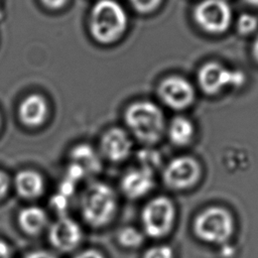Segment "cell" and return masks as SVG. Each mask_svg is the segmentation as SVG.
<instances>
[{
  "mask_svg": "<svg viewBox=\"0 0 258 258\" xmlns=\"http://www.w3.org/2000/svg\"><path fill=\"white\" fill-rule=\"evenodd\" d=\"M117 209V194L107 183L92 182L81 194V215L84 221L93 228L107 226L115 217Z\"/></svg>",
  "mask_w": 258,
  "mask_h": 258,
  "instance_id": "6da1fadb",
  "label": "cell"
},
{
  "mask_svg": "<svg viewBox=\"0 0 258 258\" xmlns=\"http://www.w3.org/2000/svg\"><path fill=\"white\" fill-rule=\"evenodd\" d=\"M127 22V14L120 3L115 0H99L91 9L89 28L97 42L110 44L122 36Z\"/></svg>",
  "mask_w": 258,
  "mask_h": 258,
  "instance_id": "7a4b0ae2",
  "label": "cell"
},
{
  "mask_svg": "<svg viewBox=\"0 0 258 258\" xmlns=\"http://www.w3.org/2000/svg\"><path fill=\"white\" fill-rule=\"evenodd\" d=\"M124 119L139 141L153 144L161 138L164 130V116L154 103L149 101L132 103L125 110Z\"/></svg>",
  "mask_w": 258,
  "mask_h": 258,
  "instance_id": "3957f363",
  "label": "cell"
},
{
  "mask_svg": "<svg viewBox=\"0 0 258 258\" xmlns=\"http://www.w3.org/2000/svg\"><path fill=\"white\" fill-rule=\"evenodd\" d=\"M194 232L205 243L225 245L234 232L233 216L221 207L207 208L196 217Z\"/></svg>",
  "mask_w": 258,
  "mask_h": 258,
  "instance_id": "277c9868",
  "label": "cell"
},
{
  "mask_svg": "<svg viewBox=\"0 0 258 258\" xmlns=\"http://www.w3.org/2000/svg\"><path fill=\"white\" fill-rule=\"evenodd\" d=\"M175 216V207L169 198L160 196L151 199L141 212L144 234L155 239L166 236L173 228Z\"/></svg>",
  "mask_w": 258,
  "mask_h": 258,
  "instance_id": "5b68a950",
  "label": "cell"
},
{
  "mask_svg": "<svg viewBox=\"0 0 258 258\" xmlns=\"http://www.w3.org/2000/svg\"><path fill=\"white\" fill-rule=\"evenodd\" d=\"M202 89L208 94H217L226 87L239 88L243 86L246 77L239 70H230L218 62L205 63L198 75Z\"/></svg>",
  "mask_w": 258,
  "mask_h": 258,
  "instance_id": "8992f818",
  "label": "cell"
},
{
  "mask_svg": "<svg viewBox=\"0 0 258 258\" xmlns=\"http://www.w3.org/2000/svg\"><path fill=\"white\" fill-rule=\"evenodd\" d=\"M231 18V8L224 0H204L195 9L196 21L210 33H222L227 30Z\"/></svg>",
  "mask_w": 258,
  "mask_h": 258,
  "instance_id": "52a82bcc",
  "label": "cell"
},
{
  "mask_svg": "<svg viewBox=\"0 0 258 258\" xmlns=\"http://www.w3.org/2000/svg\"><path fill=\"white\" fill-rule=\"evenodd\" d=\"M201 166L189 156L172 159L163 170V180L171 188L185 189L194 186L200 179Z\"/></svg>",
  "mask_w": 258,
  "mask_h": 258,
  "instance_id": "ba28073f",
  "label": "cell"
},
{
  "mask_svg": "<svg viewBox=\"0 0 258 258\" xmlns=\"http://www.w3.org/2000/svg\"><path fill=\"white\" fill-rule=\"evenodd\" d=\"M47 237L55 250L70 252L81 244L83 230L77 221L63 215L48 226Z\"/></svg>",
  "mask_w": 258,
  "mask_h": 258,
  "instance_id": "9c48e42d",
  "label": "cell"
},
{
  "mask_svg": "<svg viewBox=\"0 0 258 258\" xmlns=\"http://www.w3.org/2000/svg\"><path fill=\"white\" fill-rule=\"evenodd\" d=\"M158 95L161 101L172 109H184L195 99V90L190 83L181 77H169L158 86Z\"/></svg>",
  "mask_w": 258,
  "mask_h": 258,
  "instance_id": "30bf717a",
  "label": "cell"
},
{
  "mask_svg": "<svg viewBox=\"0 0 258 258\" xmlns=\"http://www.w3.org/2000/svg\"><path fill=\"white\" fill-rule=\"evenodd\" d=\"M101 151L104 157L112 162L125 160L132 151V140L125 130L112 127L101 137Z\"/></svg>",
  "mask_w": 258,
  "mask_h": 258,
  "instance_id": "8fae6325",
  "label": "cell"
},
{
  "mask_svg": "<svg viewBox=\"0 0 258 258\" xmlns=\"http://www.w3.org/2000/svg\"><path fill=\"white\" fill-rule=\"evenodd\" d=\"M153 172L141 166L128 170L121 179L122 192L132 200L144 197L153 188Z\"/></svg>",
  "mask_w": 258,
  "mask_h": 258,
  "instance_id": "7c38bea8",
  "label": "cell"
},
{
  "mask_svg": "<svg viewBox=\"0 0 258 258\" xmlns=\"http://www.w3.org/2000/svg\"><path fill=\"white\" fill-rule=\"evenodd\" d=\"M47 103L38 94H31L25 97L18 107L20 122L30 128L40 126L47 116Z\"/></svg>",
  "mask_w": 258,
  "mask_h": 258,
  "instance_id": "4fadbf2b",
  "label": "cell"
},
{
  "mask_svg": "<svg viewBox=\"0 0 258 258\" xmlns=\"http://www.w3.org/2000/svg\"><path fill=\"white\" fill-rule=\"evenodd\" d=\"M13 185L19 197L25 200L39 198L44 191V179L34 169L19 170L13 179Z\"/></svg>",
  "mask_w": 258,
  "mask_h": 258,
  "instance_id": "5bb4252c",
  "label": "cell"
},
{
  "mask_svg": "<svg viewBox=\"0 0 258 258\" xmlns=\"http://www.w3.org/2000/svg\"><path fill=\"white\" fill-rule=\"evenodd\" d=\"M20 229L27 235H38L48 226L46 212L37 206H27L20 210L17 217Z\"/></svg>",
  "mask_w": 258,
  "mask_h": 258,
  "instance_id": "9a60e30c",
  "label": "cell"
},
{
  "mask_svg": "<svg viewBox=\"0 0 258 258\" xmlns=\"http://www.w3.org/2000/svg\"><path fill=\"white\" fill-rule=\"evenodd\" d=\"M71 163L77 165L87 174H95L102 167L101 159L95 149L89 144H78L72 148L70 152Z\"/></svg>",
  "mask_w": 258,
  "mask_h": 258,
  "instance_id": "2e32d148",
  "label": "cell"
},
{
  "mask_svg": "<svg viewBox=\"0 0 258 258\" xmlns=\"http://www.w3.org/2000/svg\"><path fill=\"white\" fill-rule=\"evenodd\" d=\"M194 125L184 117L174 118L168 129V134L171 142L178 146L186 145L190 142L194 136Z\"/></svg>",
  "mask_w": 258,
  "mask_h": 258,
  "instance_id": "e0dca14e",
  "label": "cell"
},
{
  "mask_svg": "<svg viewBox=\"0 0 258 258\" xmlns=\"http://www.w3.org/2000/svg\"><path fill=\"white\" fill-rule=\"evenodd\" d=\"M117 241L120 246L126 249H135L142 245L144 233L135 227H123L117 233Z\"/></svg>",
  "mask_w": 258,
  "mask_h": 258,
  "instance_id": "ac0fdd59",
  "label": "cell"
},
{
  "mask_svg": "<svg viewBox=\"0 0 258 258\" xmlns=\"http://www.w3.org/2000/svg\"><path fill=\"white\" fill-rule=\"evenodd\" d=\"M138 159L140 161V166L146 168L153 172L155 168L160 165L161 158L160 154L152 149H143L138 152Z\"/></svg>",
  "mask_w": 258,
  "mask_h": 258,
  "instance_id": "d6986e66",
  "label": "cell"
},
{
  "mask_svg": "<svg viewBox=\"0 0 258 258\" xmlns=\"http://www.w3.org/2000/svg\"><path fill=\"white\" fill-rule=\"evenodd\" d=\"M237 30L240 34L247 35L252 33L258 26V19L252 14H242L237 20Z\"/></svg>",
  "mask_w": 258,
  "mask_h": 258,
  "instance_id": "ffe728a7",
  "label": "cell"
},
{
  "mask_svg": "<svg viewBox=\"0 0 258 258\" xmlns=\"http://www.w3.org/2000/svg\"><path fill=\"white\" fill-rule=\"evenodd\" d=\"M142 258H174V253L168 245H155L148 248Z\"/></svg>",
  "mask_w": 258,
  "mask_h": 258,
  "instance_id": "44dd1931",
  "label": "cell"
},
{
  "mask_svg": "<svg viewBox=\"0 0 258 258\" xmlns=\"http://www.w3.org/2000/svg\"><path fill=\"white\" fill-rule=\"evenodd\" d=\"M161 0H129L132 7L140 13H149L153 11Z\"/></svg>",
  "mask_w": 258,
  "mask_h": 258,
  "instance_id": "7402d4cb",
  "label": "cell"
},
{
  "mask_svg": "<svg viewBox=\"0 0 258 258\" xmlns=\"http://www.w3.org/2000/svg\"><path fill=\"white\" fill-rule=\"evenodd\" d=\"M73 258H105L103 253L97 249H86L77 253Z\"/></svg>",
  "mask_w": 258,
  "mask_h": 258,
  "instance_id": "603a6c76",
  "label": "cell"
},
{
  "mask_svg": "<svg viewBox=\"0 0 258 258\" xmlns=\"http://www.w3.org/2000/svg\"><path fill=\"white\" fill-rule=\"evenodd\" d=\"M10 186V179L8 175L0 169V200L5 197Z\"/></svg>",
  "mask_w": 258,
  "mask_h": 258,
  "instance_id": "cb8c5ba5",
  "label": "cell"
},
{
  "mask_svg": "<svg viewBox=\"0 0 258 258\" xmlns=\"http://www.w3.org/2000/svg\"><path fill=\"white\" fill-rule=\"evenodd\" d=\"M40 1L46 8L57 10L63 7L69 0H40Z\"/></svg>",
  "mask_w": 258,
  "mask_h": 258,
  "instance_id": "d4e9b609",
  "label": "cell"
},
{
  "mask_svg": "<svg viewBox=\"0 0 258 258\" xmlns=\"http://www.w3.org/2000/svg\"><path fill=\"white\" fill-rule=\"evenodd\" d=\"M23 258H57V257L48 251L35 250L27 253Z\"/></svg>",
  "mask_w": 258,
  "mask_h": 258,
  "instance_id": "484cf974",
  "label": "cell"
},
{
  "mask_svg": "<svg viewBox=\"0 0 258 258\" xmlns=\"http://www.w3.org/2000/svg\"><path fill=\"white\" fill-rule=\"evenodd\" d=\"M0 258H13L10 245L2 239H0Z\"/></svg>",
  "mask_w": 258,
  "mask_h": 258,
  "instance_id": "4316f807",
  "label": "cell"
},
{
  "mask_svg": "<svg viewBox=\"0 0 258 258\" xmlns=\"http://www.w3.org/2000/svg\"><path fill=\"white\" fill-rule=\"evenodd\" d=\"M253 54H254L255 59L258 61V35L253 43Z\"/></svg>",
  "mask_w": 258,
  "mask_h": 258,
  "instance_id": "83f0119b",
  "label": "cell"
},
{
  "mask_svg": "<svg viewBox=\"0 0 258 258\" xmlns=\"http://www.w3.org/2000/svg\"><path fill=\"white\" fill-rule=\"evenodd\" d=\"M249 4L251 5H255V6H258V0H246Z\"/></svg>",
  "mask_w": 258,
  "mask_h": 258,
  "instance_id": "f1b7e54d",
  "label": "cell"
},
{
  "mask_svg": "<svg viewBox=\"0 0 258 258\" xmlns=\"http://www.w3.org/2000/svg\"><path fill=\"white\" fill-rule=\"evenodd\" d=\"M2 17H3V15H2V12H1V10H0V20L2 19Z\"/></svg>",
  "mask_w": 258,
  "mask_h": 258,
  "instance_id": "f546056e",
  "label": "cell"
},
{
  "mask_svg": "<svg viewBox=\"0 0 258 258\" xmlns=\"http://www.w3.org/2000/svg\"><path fill=\"white\" fill-rule=\"evenodd\" d=\"M0 124H1V118H0Z\"/></svg>",
  "mask_w": 258,
  "mask_h": 258,
  "instance_id": "4dcf8cb0",
  "label": "cell"
}]
</instances>
